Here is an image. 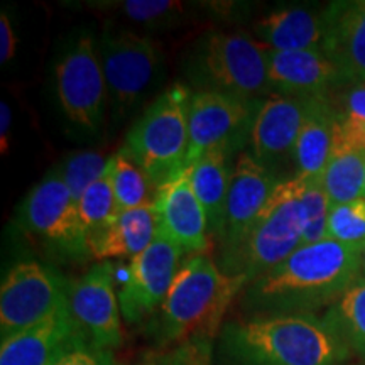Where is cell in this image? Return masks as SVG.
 <instances>
[{
  "mask_svg": "<svg viewBox=\"0 0 365 365\" xmlns=\"http://www.w3.org/2000/svg\"><path fill=\"white\" fill-rule=\"evenodd\" d=\"M362 276V252L335 240L301 245L242 291L247 318L317 314L330 308Z\"/></svg>",
  "mask_w": 365,
  "mask_h": 365,
  "instance_id": "6da1fadb",
  "label": "cell"
},
{
  "mask_svg": "<svg viewBox=\"0 0 365 365\" xmlns=\"http://www.w3.org/2000/svg\"><path fill=\"white\" fill-rule=\"evenodd\" d=\"M220 365H344L349 346L317 314L232 319L217 339Z\"/></svg>",
  "mask_w": 365,
  "mask_h": 365,
  "instance_id": "7a4b0ae2",
  "label": "cell"
},
{
  "mask_svg": "<svg viewBox=\"0 0 365 365\" xmlns=\"http://www.w3.org/2000/svg\"><path fill=\"white\" fill-rule=\"evenodd\" d=\"M244 277L228 276L207 254L190 255L181 264L158 313L148 322V335L158 350L185 345L212 349L220 335L228 307L245 289Z\"/></svg>",
  "mask_w": 365,
  "mask_h": 365,
  "instance_id": "3957f363",
  "label": "cell"
},
{
  "mask_svg": "<svg viewBox=\"0 0 365 365\" xmlns=\"http://www.w3.org/2000/svg\"><path fill=\"white\" fill-rule=\"evenodd\" d=\"M304 227L301 180L296 175L282 178L249 230L220 252L218 266L228 276L257 279L303 245Z\"/></svg>",
  "mask_w": 365,
  "mask_h": 365,
  "instance_id": "277c9868",
  "label": "cell"
},
{
  "mask_svg": "<svg viewBox=\"0 0 365 365\" xmlns=\"http://www.w3.org/2000/svg\"><path fill=\"white\" fill-rule=\"evenodd\" d=\"M185 76L196 91H217L257 100L272 93L267 48L252 34L210 31L185 58Z\"/></svg>",
  "mask_w": 365,
  "mask_h": 365,
  "instance_id": "5b68a950",
  "label": "cell"
},
{
  "mask_svg": "<svg viewBox=\"0 0 365 365\" xmlns=\"http://www.w3.org/2000/svg\"><path fill=\"white\" fill-rule=\"evenodd\" d=\"M191 91L175 83L145 108L127 132L124 148L159 190L186 170Z\"/></svg>",
  "mask_w": 365,
  "mask_h": 365,
  "instance_id": "8992f818",
  "label": "cell"
},
{
  "mask_svg": "<svg viewBox=\"0 0 365 365\" xmlns=\"http://www.w3.org/2000/svg\"><path fill=\"white\" fill-rule=\"evenodd\" d=\"M98 56L107 81L112 117L120 122L161 75V46L148 34L110 26L100 36Z\"/></svg>",
  "mask_w": 365,
  "mask_h": 365,
  "instance_id": "52a82bcc",
  "label": "cell"
},
{
  "mask_svg": "<svg viewBox=\"0 0 365 365\" xmlns=\"http://www.w3.org/2000/svg\"><path fill=\"white\" fill-rule=\"evenodd\" d=\"M59 105L65 115L81 129L97 132L108 105L98 46L91 34H81L54 66Z\"/></svg>",
  "mask_w": 365,
  "mask_h": 365,
  "instance_id": "ba28073f",
  "label": "cell"
},
{
  "mask_svg": "<svg viewBox=\"0 0 365 365\" xmlns=\"http://www.w3.org/2000/svg\"><path fill=\"white\" fill-rule=\"evenodd\" d=\"M68 303V284L51 267L21 261L0 286V339L7 340L38 325Z\"/></svg>",
  "mask_w": 365,
  "mask_h": 365,
  "instance_id": "9c48e42d",
  "label": "cell"
},
{
  "mask_svg": "<svg viewBox=\"0 0 365 365\" xmlns=\"http://www.w3.org/2000/svg\"><path fill=\"white\" fill-rule=\"evenodd\" d=\"M21 212L24 227L49 249L63 257H90L78 202L56 171L31 190Z\"/></svg>",
  "mask_w": 365,
  "mask_h": 365,
  "instance_id": "30bf717a",
  "label": "cell"
},
{
  "mask_svg": "<svg viewBox=\"0 0 365 365\" xmlns=\"http://www.w3.org/2000/svg\"><path fill=\"white\" fill-rule=\"evenodd\" d=\"M261 100L217 91H193L190 100V145L186 168L210 149L230 148L240 154L242 148L249 144Z\"/></svg>",
  "mask_w": 365,
  "mask_h": 365,
  "instance_id": "8fae6325",
  "label": "cell"
},
{
  "mask_svg": "<svg viewBox=\"0 0 365 365\" xmlns=\"http://www.w3.org/2000/svg\"><path fill=\"white\" fill-rule=\"evenodd\" d=\"M181 250L158 234L144 252L130 261L127 277L118 291L122 318L127 325L149 322L170 293L181 267Z\"/></svg>",
  "mask_w": 365,
  "mask_h": 365,
  "instance_id": "7c38bea8",
  "label": "cell"
},
{
  "mask_svg": "<svg viewBox=\"0 0 365 365\" xmlns=\"http://www.w3.org/2000/svg\"><path fill=\"white\" fill-rule=\"evenodd\" d=\"M68 307L91 346L118 349L124 341L122 312L112 262H98L68 284Z\"/></svg>",
  "mask_w": 365,
  "mask_h": 365,
  "instance_id": "4fadbf2b",
  "label": "cell"
},
{
  "mask_svg": "<svg viewBox=\"0 0 365 365\" xmlns=\"http://www.w3.org/2000/svg\"><path fill=\"white\" fill-rule=\"evenodd\" d=\"M318 100L279 93L262 98L250 130L247 153L277 175L282 164L293 159L301 127Z\"/></svg>",
  "mask_w": 365,
  "mask_h": 365,
  "instance_id": "5bb4252c",
  "label": "cell"
},
{
  "mask_svg": "<svg viewBox=\"0 0 365 365\" xmlns=\"http://www.w3.org/2000/svg\"><path fill=\"white\" fill-rule=\"evenodd\" d=\"M281 180V176L255 161L247 150H242L232 173L223 227L217 240L220 252L242 239L267 205Z\"/></svg>",
  "mask_w": 365,
  "mask_h": 365,
  "instance_id": "9a60e30c",
  "label": "cell"
},
{
  "mask_svg": "<svg viewBox=\"0 0 365 365\" xmlns=\"http://www.w3.org/2000/svg\"><path fill=\"white\" fill-rule=\"evenodd\" d=\"M267 78L272 93L307 98L331 97L349 85L340 68L319 49H267Z\"/></svg>",
  "mask_w": 365,
  "mask_h": 365,
  "instance_id": "2e32d148",
  "label": "cell"
},
{
  "mask_svg": "<svg viewBox=\"0 0 365 365\" xmlns=\"http://www.w3.org/2000/svg\"><path fill=\"white\" fill-rule=\"evenodd\" d=\"M159 220V234L171 240L181 254H205L210 247L207 213L196 198L186 168L158 190L154 202Z\"/></svg>",
  "mask_w": 365,
  "mask_h": 365,
  "instance_id": "e0dca14e",
  "label": "cell"
},
{
  "mask_svg": "<svg viewBox=\"0 0 365 365\" xmlns=\"http://www.w3.org/2000/svg\"><path fill=\"white\" fill-rule=\"evenodd\" d=\"M88 344L68 303L38 325L17 333L0 345V365H53L58 359Z\"/></svg>",
  "mask_w": 365,
  "mask_h": 365,
  "instance_id": "ac0fdd59",
  "label": "cell"
},
{
  "mask_svg": "<svg viewBox=\"0 0 365 365\" xmlns=\"http://www.w3.org/2000/svg\"><path fill=\"white\" fill-rule=\"evenodd\" d=\"M325 11L323 51L340 68L349 83L365 81V0L331 2Z\"/></svg>",
  "mask_w": 365,
  "mask_h": 365,
  "instance_id": "d6986e66",
  "label": "cell"
},
{
  "mask_svg": "<svg viewBox=\"0 0 365 365\" xmlns=\"http://www.w3.org/2000/svg\"><path fill=\"white\" fill-rule=\"evenodd\" d=\"M252 36L274 51H323L327 41V11L282 7L266 14L252 26Z\"/></svg>",
  "mask_w": 365,
  "mask_h": 365,
  "instance_id": "ffe728a7",
  "label": "cell"
},
{
  "mask_svg": "<svg viewBox=\"0 0 365 365\" xmlns=\"http://www.w3.org/2000/svg\"><path fill=\"white\" fill-rule=\"evenodd\" d=\"M159 220L154 203L120 212L103 230L88 239L90 259L108 262L110 259H134L156 240Z\"/></svg>",
  "mask_w": 365,
  "mask_h": 365,
  "instance_id": "44dd1931",
  "label": "cell"
},
{
  "mask_svg": "<svg viewBox=\"0 0 365 365\" xmlns=\"http://www.w3.org/2000/svg\"><path fill=\"white\" fill-rule=\"evenodd\" d=\"M90 11H98L134 22L148 29H173L193 22L203 14H227L232 7L213 2H176V0H112V2H88Z\"/></svg>",
  "mask_w": 365,
  "mask_h": 365,
  "instance_id": "7402d4cb",
  "label": "cell"
},
{
  "mask_svg": "<svg viewBox=\"0 0 365 365\" xmlns=\"http://www.w3.org/2000/svg\"><path fill=\"white\" fill-rule=\"evenodd\" d=\"M230 148H215L202 154L188 168L190 182L208 218L210 239L218 240L225 217V203L234 166Z\"/></svg>",
  "mask_w": 365,
  "mask_h": 365,
  "instance_id": "603a6c76",
  "label": "cell"
},
{
  "mask_svg": "<svg viewBox=\"0 0 365 365\" xmlns=\"http://www.w3.org/2000/svg\"><path fill=\"white\" fill-rule=\"evenodd\" d=\"M336 144V112L330 97L319 98L296 140L293 163L296 176L319 178Z\"/></svg>",
  "mask_w": 365,
  "mask_h": 365,
  "instance_id": "cb8c5ba5",
  "label": "cell"
},
{
  "mask_svg": "<svg viewBox=\"0 0 365 365\" xmlns=\"http://www.w3.org/2000/svg\"><path fill=\"white\" fill-rule=\"evenodd\" d=\"M322 178L330 207L354 202L364 196L365 150L335 145Z\"/></svg>",
  "mask_w": 365,
  "mask_h": 365,
  "instance_id": "d4e9b609",
  "label": "cell"
},
{
  "mask_svg": "<svg viewBox=\"0 0 365 365\" xmlns=\"http://www.w3.org/2000/svg\"><path fill=\"white\" fill-rule=\"evenodd\" d=\"M107 176L115 196L118 213L156 202L158 188L125 148H120L110 156Z\"/></svg>",
  "mask_w": 365,
  "mask_h": 365,
  "instance_id": "484cf974",
  "label": "cell"
},
{
  "mask_svg": "<svg viewBox=\"0 0 365 365\" xmlns=\"http://www.w3.org/2000/svg\"><path fill=\"white\" fill-rule=\"evenodd\" d=\"M323 319L345 341L350 352L365 360V277L360 276L336 303L323 314Z\"/></svg>",
  "mask_w": 365,
  "mask_h": 365,
  "instance_id": "4316f807",
  "label": "cell"
},
{
  "mask_svg": "<svg viewBox=\"0 0 365 365\" xmlns=\"http://www.w3.org/2000/svg\"><path fill=\"white\" fill-rule=\"evenodd\" d=\"M336 112V144L365 150V81L349 83L330 97Z\"/></svg>",
  "mask_w": 365,
  "mask_h": 365,
  "instance_id": "83f0119b",
  "label": "cell"
},
{
  "mask_svg": "<svg viewBox=\"0 0 365 365\" xmlns=\"http://www.w3.org/2000/svg\"><path fill=\"white\" fill-rule=\"evenodd\" d=\"M78 212L88 239L103 230L118 215L115 196H113L107 173L80 196Z\"/></svg>",
  "mask_w": 365,
  "mask_h": 365,
  "instance_id": "f1b7e54d",
  "label": "cell"
},
{
  "mask_svg": "<svg viewBox=\"0 0 365 365\" xmlns=\"http://www.w3.org/2000/svg\"><path fill=\"white\" fill-rule=\"evenodd\" d=\"M327 239L346 247L365 250V196L354 202L333 205L328 213Z\"/></svg>",
  "mask_w": 365,
  "mask_h": 365,
  "instance_id": "f546056e",
  "label": "cell"
},
{
  "mask_svg": "<svg viewBox=\"0 0 365 365\" xmlns=\"http://www.w3.org/2000/svg\"><path fill=\"white\" fill-rule=\"evenodd\" d=\"M298 178L301 180V200L307 217L303 245L327 240L330 202L322 185V178Z\"/></svg>",
  "mask_w": 365,
  "mask_h": 365,
  "instance_id": "4dcf8cb0",
  "label": "cell"
},
{
  "mask_svg": "<svg viewBox=\"0 0 365 365\" xmlns=\"http://www.w3.org/2000/svg\"><path fill=\"white\" fill-rule=\"evenodd\" d=\"M108 161H110V158H105L102 153L83 150V153L71 154L59 166L56 173L63 178L68 190L71 191V195L78 202L80 196L85 193V190L107 173Z\"/></svg>",
  "mask_w": 365,
  "mask_h": 365,
  "instance_id": "1f68e13d",
  "label": "cell"
},
{
  "mask_svg": "<svg viewBox=\"0 0 365 365\" xmlns=\"http://www.w3.org/2000/svg\"><path fill=\"white\" fill-rule=\"evenodd\" d=\"M53 365H117L110 350L95 349L90 344L80 345L76 349L58 359Z\"/></svg>",
  "mask_w": 365,
  "mask_h": 365,
  "instance_id": "d6a6232c",
  "label": "cell"
},
{
  "mask_svg": "<svg viewBox=\"0 0 365 365\" xmlns=\"http://www.w3.org/2000/svg\"><path fill=\"white\" fill-rule=\"evenodd\" d=\"M17 49V36L12 27V21L6 11L0 14V63L11 61Z\"/></svg>",
  "mask_w": 365,
  "mask_h": 365,
  "instance_id": "836d02e7",
  "label": "cell"
},
{
  "mask_svg": "<svg viewBox=\"0 0 365 365\" xmlns=\"http://www.w3.org/2000/svg\"><path fill=\"white\" fill-rule=\"evenodd\" d=\"M212 349L198 345H185L175 349L173 365H208Z\"/></svg>",
  "mask_w": 365,
  "mask_h": 365,
  "instance_id": "e575fe53",
  "label": "cell"
},
{
  "mask_svg": "<svg viewBox=\"0 0 365 365\" xmlns=\"http://www.w3.org/2000/svg\"><path fill=\"white\" fill-rule=\"evenodd\" d=\"M11 132H12V112L7 102L0 103V153L6 156L11 149Z\"/></svg>",
  "mask_w": 365,
  "mask_h": 365,
  "instance_id": "d590c367",
  "label": "cell"
},
{
  "mask_svg": "<svg viewBox=\"0 0 365 365\" xmlns=\"http://www.w3.org/2000/svg\"><path fill=\"white\" fill-rule=\"evenodd\" d=\"M175 350H150L135 365H173Z\"/></svg>",
  "mask_w": 365,
  "mask_h": 365,
  "instance_id": "8d00e7d4",
  "label": "cell"
},
{
  "mask_svg": "<svg viewBox=\"0 0 365 365\" xmlns=\"http://www.w3.org/2000/svg\"><path fill=\"white\" fill-rule=\"evenodd\" d=\"M362 276L365 277V250L362 252Z\"/></svg>",
  "mask_w": 365,
  "mask_h": 365,
  "instance_id": "74e56055",
  "label": "cell"
},
{
  "mask_svg": "<svg viewBox=\"0 0 365 365\" xmlns=\"http://www.w3.org/2000/svg\"><path fill=\"white\" fill-rule=\"evenodd\" d=\"M364 196H365V188H364Z\"/></svg>",
  "mask_w": 365,
  "mask_h": 365,
  "instance_id": "f35d334b",
  "label": "cell"
}]
</instances>
